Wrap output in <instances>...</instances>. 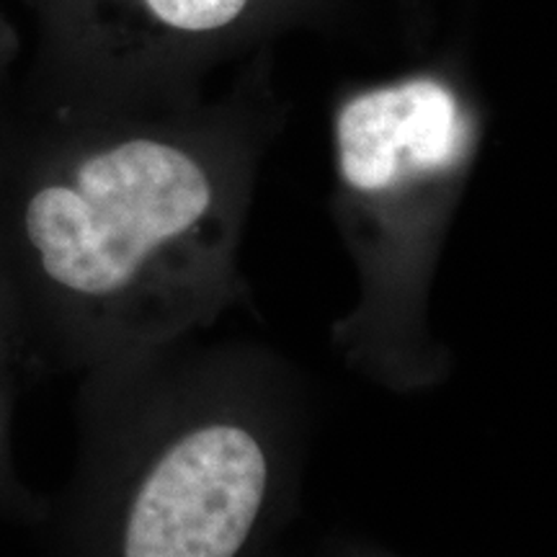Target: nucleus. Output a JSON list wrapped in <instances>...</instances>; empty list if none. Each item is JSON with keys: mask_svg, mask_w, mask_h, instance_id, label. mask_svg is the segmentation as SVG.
Wrapping results in <instances>:
<instances>
[{"mask_svg": "<svg viewBox=\"0 0 557 557\" xmlns=\"http://www.w3.org/2000/svg\"><path fill=\"white\" fill-rule=\"evenodd\" d=\"M310 557H403L395 549H389L380 542L361 537V534L331 532L323 540H318Z\"/></svg>", "mask_w": 557, "mask_h": 557, "instance_id": "nucleus-6", "label": "nucleus"}, {"mask_svg": "<svg viewBox=\"0 0 557 557\" xmlns=\"http://www.w3.org/2000/svg\"><path fill=\"white\" fill-rule=\"evenodd\" d=\"M250 0H143L152 18L184 34H209L235 24Z\"/></svg>", "mask_w": 557, "mask_h": 557, "instance_id": "nucleus-5", "label": "nucleus"}, {"mask_svg": "<svg viewBox=\"0 0 557 557\" xmlns=\"http://www.w3.org/2000/svg\"><path fill=\"white\" fill-rule=\"evenodd\" d=\"M75 455L39 557H282L320 423L312 374L205 333L78 374Z\"/></svg>", "mask_w": 557, "mask_h": 557, "instance_id": "nucleus-2", "label": "nucleus"}, {"mask_svg": "<svg viewBox=\"0 0 557 557\" xmlns=\"http://www.w3.org/2000/svg\"><path fill=\"white\" fill-rule=\"evenodd\" d=\"M354 302L329 341L348 372L398 398L447 385L455 354L431 320L444 230L475 122L444 81L361 90L333 122Z\"/></svg>", "mask_w": 557, "mask_h": 557, "instance_id": "nucleus-3", "label": "nucleus"}, {"mask_svg": "<svg viewBox=\"0 0 557 557\" xmlns=\"http://www.w3.org/2000/svg\"><path fill=\"white\" fill-rule=\"evenodd\" d=\"M29 377L18 333L13 329L9 308L0 299V521L34 529L45 513L47 496L26 485L16 468L13 451V423L24 380Z\"/></svg>", "mask_w": 557, "mask_h": 557, "instance_id": "nucleus-4", "label": "nucleus"}, {"mask_svg": "<svg viewBox=\"0 0 557 557\" xmlns=\"http://www.w3.org/2000/svg\"><path fill=\"white\" fill-rule=\"evenodd\" d=\"M243 165L222 139L135 127L21 160L0 191V299L29 377H78L248 305Z\"/></svg>", "mask_w": 557, "mask_h": 557, "instance_id": "nucleus-1", "label": "nucleus"}]
</instances>
